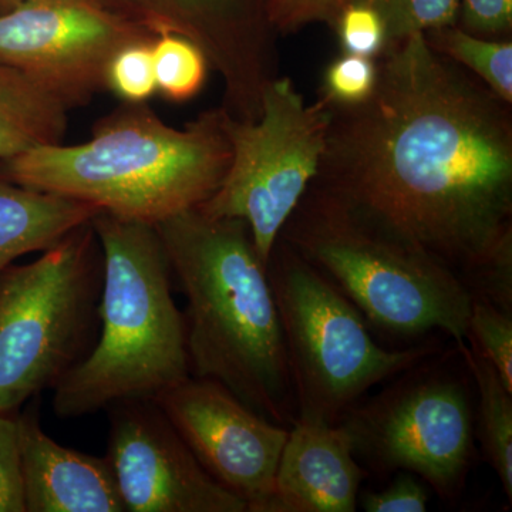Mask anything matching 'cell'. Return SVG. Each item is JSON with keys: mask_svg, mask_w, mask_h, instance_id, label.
Instances as JSON below:
<instances>
[{"mask_svg": "<svg viewBox=\"0 0 512 512\" xmlns=\"http://www.w3.org/2000/svg\"><path fill=\"white\" fill-rule=\"evenodd\" d=\"M369 99L333 106L311 187L512 313L511 104L431 49L384 47Z\"/></svg>", "mask_w": 512, "mask_h": 512, "instance_id": "obj_1", "label": "cell"}, {"mask_svg": "<svg viewBox=\"0 0 512 512\" xmlns=\"http://www.w3.org/2000/svg\"><path fill=\"white\" fill-rule=\"evenodd\" d=\"M156 229L188 302L191 376L221 383L265 419L291 427L296 407L281 320L247 222L192 208Z\"/></svg>", "mask_w": 512, "mask_h": 512, "instance_id": "obj_2", "label": "cell"}, {"mask_svg": "<svg viewBox=\"0 0 512 512\" xmlns=\"http://www.w3.org/2000/svg\"><path fill=\"white\" fill-rule=\"evenodd\" d=\"M225 119L224 107H215L178 130L146 103H124L94 124L86 143L33 148L0 161V174L156 225L200 207L220 187L231 163Z\"/></svg>", "mask_w": 512, "mask_h": 512, "instance_id": "obj_3", "label": "cell"}, {"mask_svg": "<svg viewBox=\"0 0 512 512\" xmlns=\"http://www.w3.org/2000/svg\"><path fill=\"white\" fill-rule=\"evenodd\" d=\"M100 330L84 362L53 390L59 419H79L128 399H154L191 376L184 313L156 225L100 211Z\"/></svg>", "mask_w": 512, "mask_h": 512, "instance_id": "obj_4", "label": "cell"}, {"mask_svg": "<svg viewBox=\"0 0 512 512\" xmlns=\"http://www.w3.org/2000/svg\"><path fill=\"white\" fill-rule=\"evenodd\" d=\"M279 238L329 278L369 325L417 338L468 335L471 295L437 259L369 224L309 185Z\"/></svg>", "mask_w": 512, "mask_h": 512, "instance_id": "obj_5", "label": "cell"}, {"mask_svg": "<svg viewBox=\"0 0 512 512\" xmlns=\"http://www.w3.org/2000/svg\"><path fill=\"white\" fill-rule=\"evenodd\" d=\"M281 320L295 419L339 424L370 389L430 359L439 346L379 345L359 309L278 238L266 264Z\"/></svg>", "mask_w": 512, "mask_h": 512, "instance_id": "obj_6", "label": "cell"}, {"mask_svg": "<svg viewBox=\"0 0 512 512\" xmlns=\"http://www.w3.org/2000/svg\"><path fill=\"white\" fill-rule=\"evenodd\" d=\"M103 252L92 221L0 271V414L55 390L99 338Z\"/></svg>", "mask_w": 512, "mask_h": 512, "instance_id": "obj_7", "label": "cell"}, {"mask_svg": "<svg viewBox=\"0 0 512 512\" xmlns=\"http://www.w3.org/2000/svg\"><path fill=\"white\" fill-rule=\"evenodd\" d=\"M333 106L319 96L308 103L291 77L266 84L261 116L232 119L225 130L231 163L218 190L202 202L210 217L247 222L259 258L268 264L286 221L318 174L325 151Z\"/></svg>", "mask_w": 512, "mask_h": 512, "instance_id": "obj_8", "label": "cell"}, {"mask_svg": "<svg viewBox=\"0 0 512 512\" xmlns=\"http://www.w3.org/2000/svg\"><path fill=\"white\" fill-rule=\"evenodd\" d=\"M427 360L357 403L340 424L370 470L413 474L453 501L463 493L476 440L470 390L464 377Z\"/></svg>", "mask_w": 512, "mask_h": 512, "instance_id": "obj_9", "label": "cell"}, {"mask_svg": "<svg viewBox=\"0 0 512 512\" xmlns=\"http://www.w3.org/2000/svg\"><path fill=\"white\" fill-rule=\"evenodd\" d=\"M156 37L103 0H25L0 13V64L28 74L72 109L107 89L117 52Z\"/></svg>", "mask_w": 512, "mask_h": 512, "instance_id": "obj_10", "label": "cell"}, {"mask_svg": "<svg viewBox=\"0 0 512 512\" xmlns=\"http://www.w3.org/2000/svg\"><path fill=\"white\" fill-rule=\"evenodd\" d=\"M153 400L218 484L241 498L248 512H268L289 427L201 377H187Z\"/></svg>", "mask_w": 512, "mask_h": 512, "instance_id": "obj_11", "label": "cell"}, {"mask_svg": "<svg viewBox=\"0 0 512 512\" xmlns=\"http://www.w3.org/2000/svg\"><path fill=\"white\" fill-rule=\"evenodd\" d=\"M153 32L187 37L200 47L224 82V107L232 117L261 116L266 84L279 76L278 32L268 0H103Z\"/></svg>", "mask_w": 512, "mask_h": 512, "instance_id": "obj_12", "label": "cell"}, {"mask_svg": "<svg viewBox=\"0 0 512 512\" xmlns=\"http://www.w3.org/2000/svg\"><path fill=\"white\" fill-rule=\"evenodd\" d=\"M107 463L128 512H248L202 468L153 399L107 407Z\"/></svg>", "mask_w": 512, "mask_h": 512, "instance_id": "obj_13", "label": "cell"}, {"mask_svg": "<svg viewBox=\"0 0 512 512\" xmlns=\"http://www.w3.org/2000/svg\"><path fill=\"white\" fill-rule=\"evenodd\" d=\"M367 476L342 424L295 419L276 468L268 512H353Z\"/></svg>", "mask_w": 512, "mask_h": 512, "instance_id": "obj_14", "label": "cell"}, {"mask_svg": "<svg viewBox=\"0 0 512 512\" xmlns=\"http://www.w3.org/2000/svg\"><path fill=\"white\" fill-rule=\"evenodd\" d=\"M37 404L16 414L25 511H126L106 458L57 444L40 426Z\"/></svg>", "mask_w": 512, "mask_h": 512, "instance_id": "obj_15", "label": "cell"}, {"mask_svg": "<svg viewBox=\"0 0 512 512\" xmlns=\"http://www.w3.org/2000/svg\"><path fill=\"white\" fill-rule=\"evenodd\" d=\"M99 212L89 202L33 190L0 174V271L20 256L53 247Z\"/></svg>", "mask_w": 512, "mask_h": 512, "instance_id": "obj_16", "label": "cell"}, {"mask_svg": "<svg viewBox=\"0 0 512 512\" xmlns=\"http://www.w3.org/2000/svg\"><path fill=\"white\" fill-rule=\"evenodd\" d=\"M67 110L56 94L28 74L0 64V161L62 144Z\"/></svg>", "mask_w": 512, "mask_h": 512, "instance_id": "obj_17", "label": "cell"}, {"mask_svg": "<svg viewBox=\"0 0 512 512\" xmlns=\"http://www.w3.org/2000/svg\"><path fill=\"white\" fill-rule=\"evenodd\" d=\"M458 353L476 384L477 439L485 461L500 478L512 501V393L483 355L468 340L456 343Z\"/></svg>", "mask_w": 512, "mask_h": 512, "instance_id": "obj_18", "label": "cell"}, {"mask_svg": "<svg viewBox=\"0 0 512 512\" xmlns=\"http://www.w3.org/2000/svg\"><path fill=\"white\" fill-rule=\"evenodd\" d=\"M431 49L456 62L512 106V40L471 35L458 25L423 33Z\"/></svg>", "mask_w": 512, "mask_h": 512, "instance_id": "obj_19", "label": "cell"}, {"mask_svg": "<svg viewBox=\"0 0 512 512\" xmlns=\"http://www.w3.org/2000/svg\"><path fill=\"white\" fill-rule=\"evenodd\" d=\"M153 62L157 92L177 103L201 92L210 67L200 47L174 33H161L153 40Z\"/></svg>", "mask_w": 512, "mask_h": 512, "instance_id": "obj_20", "label": "cell"}, {"mask_svg": "<svg viewBox=\"0 0 512 512\" xmlns=\"http://www.w3.org/2000/svg\"><path fill=\"white\" fill-rule=\"evenodd\" d=\"M386 28V46L458 23L460 0H366Z\"/></svg>", "mask_w": 512, "mask_h": 512, "instance_id": "obj_21", "label": "cell"}, {"mask_svg": "<svg viewBox=\"0 0 512 512\" xmlns=\"http://www.w3.org/2000/svg\"><path fill=\"white\" fill-rule=\"evenodd\" d=\"M467 340L494 367L512 393V313L485 299L471 298Z\"/></svg>", "mask_w": 512, "mask_h": 512, "instance_id": "obj_22", "label": "cell"}, {"mask_svg": "<svg viewBox=\"0 0 512 512\" xmlns=\"http://www.w3.org/2000/svg\"><path fill=\"white\" fill-rule=\"evenodd\" d=\"M107 90L124 103H146L157 93L153 40L123 47L107 70Z\"/></svg>", "mask_w": 512, "mask_h": 512, "instance_id": "obj_23", "label": "cell"}, {"mask_svg": "<svg viewBox=\"0 0 512 512\" xmlns=\"http://www.w3.org/2000/svg\"><path fill=\"white\" fill-rule=\"evenodd\" d=\"M376 79V59L343 53L326 67L320 97L333 106H355L372 96Z\"/></svg>", "mask_w": 512, "mask_h": 512, "instance_id": "obj_24", "label": "cell"}, {"mask_svg": "<svg viewBox=\"0 0 512 512\" xmlns=\"http://www.w3.org/2000/svg\"><path fill=\"white\" fill-rule=\"evenodd\" d=\"M343 53L376 59L386 47V28L366 0H356L340 13L335 25Z\"/></svg>", "mask_w": 512, "mask_h": 512, "instance_id": "obj_25", "label": "cell"}, {"mask_svg": "<svg viewBox=\"0 0 512 512\" xmlns=\"http://www.w3.org/2000/svg\"><path fill=\"white\" fill-rule=\"evenodd\" d=\"M356 0H268V13L278 35L298 32L313 23L335 29L340 13Z\"/></svg>", "mask_w": 512, "mask_h": 512, "instance_id": "obj_26", "label": "cell"}, {"mask_svg": "<svg viewBox=\"0 0 512 512\" xmlns=\"http://www.w3.org/2000/svg\"><path fill=\"white\" fill-rule=\"evenodd\" d=\"M0 512H26L16 414H0Z\"/></svg>", "mask_w": 512, "mask_h": 512, "instance_id": "obj_27", "label": "cell"}, {"mask_svg": "<svg viewBox=\"0 0 512 512\" xmlns=\"http://www.w3.org/2000/svg\"><path fill=\"white\" fill-rule=\"evenodd\" d=\"M457 25L471 35L510 39L512 0H460Z\"/></svg>", "mask_w": 512, "mask_h": 512, "instance_id": "obj_28", "label": "cell"}, {"mask_svg": "<svg viewBox=\"0 0 512 512\" xmlns=\"http://www.w3.org/2000/svg\"><path fill=\"white\" fill-rule=\"evenodd\" d=\"M429 491L416 476L399 473L382 491H366L359 497L367 512H424L429 504Z\"/></svg>", "mask_w": 512, "mask_h": 512, "instance_id": "obj_29", "label": "cell"}, {"mask_svg": "<svg viewBox=\"0 0 512 512\" xmlns=\"http://www.w3.org/2000/svg\"><path fill=\"white\" fill-rule=\"evenodd\" d=\"M22 2H25V0H0V13L15 8V6H18L19 3Z\"/></svg>", "mask_w": 512, "mask_h": 512, "instance_id": "obj_30", "label": "cell"}]
</instances>
